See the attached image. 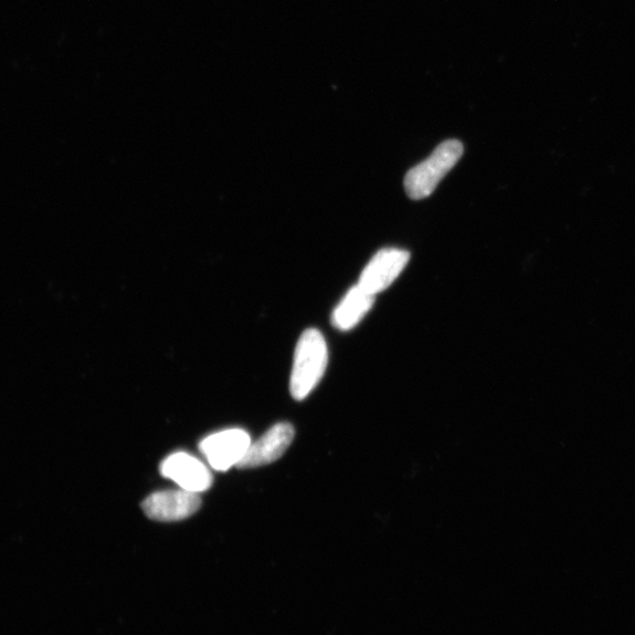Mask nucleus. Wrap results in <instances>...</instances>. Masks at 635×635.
Wrapping results in <instances>:
<instances>
[{
	"instance_id": "obj_1",
	"label": "nucleus",
	"mask_w": 635,
	"mask_h": 635,
	"mask_svg": "<svg viewBox=\"0 0 635 635\" xmlns=\"http://www.w3.org/2000/svg\"><path fill=\"white\" fill-rule=\"evenodd\" d=\"M328 343L320 331L306 330L296 348L289 391L296 401H304L317 388L328 368Z\"/></svg>"
},
{
	"instance_id": "obj_2",
	"label": "nucleus",
	"mask_w": 635,
	"mask_h": 635,
	"mask_svg": "<svg viewBox=\"0 0 635 635\" xmlns=\"http://www.w3.org/2000/svg\"><path fill=\"white\" fill-rule=\"evenodd\" d=\"M464 154L459 140H446L421 165L411 169L404 180L408 195L414 201L427 198L437 189L442 179L457 166Z\"/></svg>"
},
{
	"instance_id": "obj_3",
	"label": "nucleus",
	"mask_w": 635,
	"mask_h": 635,
	"mask_svg": "<svg viewBox=\"0 0 635 635\" xmlns=\"http://www.w3.org/2000/svg\"><path fill=\"white\" fill-rule=\"evenodd\" d=\"M250 434L241 428H231L209 435L199 449L215 470H227L245 457L251 446Z\"/></svg>"
},
{
	"instance_id": "obj_4",
	"label": "nucleus",
	"mask_w": 635,
	"mask_h": 635,
	"mask_svg": "<svg viewBox=\"0 0 635 635\" xmlns=\"http://www.w3.org/2000/svg\"><path fill=\"white\" fill-rule=\"evenodd\" d=\"M202 506L199 494L186 491V489H172V491L156 493L145 499L141 508L151 520L173 522L188 519Z\"/></svg>"
},
{
	"instance_id": "obj_5",
	"label": "nucleus",
	"mask_w": 635,
	"mask_h": 635,
	"mask_svg": "<svg viewBox=\"0 0 635 635\" xmlns=\"http://www.w3.org/2000/svg\"><path fill=\"white\" fill-rule=\"evenodd\" d=\"M410 257V253L405 250H380L362 271L358 285L374 296L383 293L401 276Z\"/></svg>"
},
{
	"instance_id": "obj_6",
	"label": "nucleus",
	"mask_w": 635,
	"mask_h": 635,
	"mask_svg": "<svg viewBox=\"0 0 635 635\" xmlns=\"http://www.w3.org/2000/svg\"><path fill=\"white\" fill-rule=\"evenodd\" d=\"M160 474L174 481L181 489L193 494L208 491L213 483L209 467L186 452L173 453L162 462Z\"/></svg>"
},
{
	"instance_id": "obj_7",
	"label": "nucleus",
	"mask_w": 635,
	"mask_h": 635,
	"mask_svg": "<svg viewBox=\"0 0 635 635\" xmlns=\"http://www.w3.org/2000/svg\"><path fill=\"white\" fill-rule=\"evenodd\" d=\"M295 440L292 424L281 423L268 430L261 440L252 443L239 468H254L277 462Z\"/></svg>"
},
{
	"instance_id": "obj_8",
	"label": "nucleus",
	"mask_w": 635,
	"mask_h": 635,
	"mask_svg": "<svg viewBox=\"0 0 635 635\" xmlns=\"http://www.w3.org/2000/svg\"><path fill=\"white\" fill-rule=\"evenodd\" d=\"M375 296L358 284L350 289L347 296L336 307L332 324L340 331H349L364 318L371 310Z\"/></svg>"
}]
</instances>
